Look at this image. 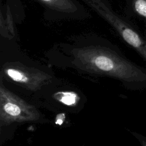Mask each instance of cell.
<instances>
[{
	"instance_id": "cell-1",
	"label": "cell",
	"mask_w": 146,
	"mask_h": 146,
	"mask_svg": "<svg viewBox=\"0 0 146 146\" xmlns=\"http://www.w3.org/2000/svg\"><path fill=\"white\" fill-rule=\"evenodd\" d=\"M54 50L79 69L129 83L146 81V71L127 59L107 38L84 33L59 43Z\"/></svg>"
},
{
	"instance_id": "cell-2",
	"label": "cell",
	"mask_w": 146,
	"mask_h": 146,
	"mask_svg": "<svg viewBox=\"0 0 146 146\" xmlns=\"http://www.w3.org/2000/svg\"><path fill=\"white\" fill-rule=\"evenodd\" d=\"M106 21L120 38L146 60V35L130 19L117 13L108 0H80Z\"/></svg>"
},
{
	"instance_id": "cell-3",
	"label": "cell",
	"mask_w": 146,
	"mask_h": 146,
	"mask_svg": "<svg viewBox=\"0 0 146 146\" xmlns=\"http://www.w3.org/2000/svg\"><path fill=\"white\" fill-rule=\"evenodd\" d=\"M41 115L34 106L9 91L2 82L0 86V124L36 121Z\"/></svg>"
},
{
	"instance_id": "cell-4",
	"label": "cell",
	"mask_w": 146,
	"mask_h": 146,
	"mask_svg": "<svg viewBox=\"0 0 146 146\" xmlns=\"http://www.w3.org/2000/svg\"><path fill=\"white\" fill-rule=\"evenodd\" d=\"M1 70L7 79L33 91L40 90L52 80V76L48 74L20 62H7Z\"/></svg>"
},
{
	"instance_id": "cell-5",
	"label": "cell",
	"mask_w": 146,
	"mask_h": 146,
	"mask_svg": "<svg viewBox=\"0 0 146 146\" xmlns=\"http://www.w3.org/2000/svg\"><path fill=\"white\" fill-rule=\"evenodd\" d=\"M43 8V16L48 21L83 20L91 17L78 0H34Z\"/></svg>"
},
{
	"instance_id": "cell-6",
	"label": "cell",
	"mask_w": 146,
	"mask_h": 146,
	"mask_svg": "<svg viewBox=\"0 0 146 146\" xmlns=\"http://www.w3.org/2000/svg\"><path fill=\"white\" fill-rule=\"evenodd\" d=\"M125 17L142 21L146 26V0H125Z\"/></svg>"
},
{
	"instance_id": "cell-7",
	"label": "cell",
	"mask_w": 146,
	"mask_h": 146,
	"mask_svg": "<svg viewBox=\"0 0 146 146\" xmlns=\"http://www.w3.org/2000/svg\"><path fill=\"white\" fill-rule=\"evenodd\" d=\"M55 98L59 101L67 105H72L76 102L77 95L73 92H62L57 93Z\"/></svg>"
},
{
	"instance_id": "cell-8",
	"label": "cell",
	"mask_w": 146,
	"mask_h": 146,
	"mask_svg": "<svg viewBox=\"0 0 146 146\" xmlns=\"http://www.w3.org/2000/svg\"><path fill=\"white\" fill-rule=\"evenodd\" d=\"M143 144L144 146H146V143H145V142H144V143H143Z\"/></svg>"
}]
</instances>
